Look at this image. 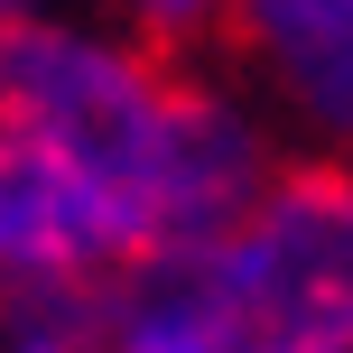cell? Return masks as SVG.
Masks as SVG:
<instances>
[{"label":"cell","instance_id":"6da1fadb","mask_svg":"<svg viewBox=\"0 0 353 353\" xmlns=\"http://www.w3.org/2000/svg\"><path fill=\"white\" fill-rule=\"evenodd\" d=\"M0 121L103 176L130 205L149 261L223 232L279 168V130L214 56H168L103 10L0 28Z\"/></svg>","mask_w":353,"mask_h":353},{"label":"cell","instance_id":"7a4b0ae2","mask_svg":"<svg viewBox=\"0 0 353 353\" xmlns=\"http://www.w3.org/2000/svg\"><path fill=\"white\" fill-rule=\"evenodd\" d=\"M168 261L223 353H353V159L279 149L242 214Z\"/></svg>","mask_w":353,"mask_h":353},{"label":"cell","instance_id":"3957f363","mask_svg":"<svg viewBox=\"0 0 353 353\" xmlns=\"http://www.w3.org/2000/svg\"><path fill=\"white\" fill-rule=\"evenodd\" d=\"M149 242L130 205L37 130L0 121V307L19 298H103L121 270H140Z\"/></svg>","mask_w":353,"mask_h":353},{"label":"cell","instance_id":"277c9868","mask_svg":"<svg viewBox=\"0 0 353 353\" xmlns=\"http://www.w3.org/2000/svg\"><path fill=\"white\" fill-rule=\"evenodd\" d=\"M214 65L279 149L353 159V0H214Z\"/></svg>","mask_w":353,"mask_h":353},{"label":"cell","instance_id":"5b68a950","mask_svg":"<svg viewBox=\"0 0 353 353\" xmlns=\"http://www.w3.org/2000/svg\"><path fill=\"white\" fill-rule=\"evenodd\" d=\"M93 353H223L195 307L186 270L176 261H140L103 288V325H93Z\"/></svg>","mask_w":353,"mask_h":353},{"label":"cell","instance_id":"8992f818","mask_svg":"<svg viewBox=\"0 0 353 353\" xmlns=\"http://www.w3.org/2000/svg\"><path fill=\"white\" fill-rule=\"evenodd\" d=\"M84 10H103L112 28L149 37L168 56H214V0H84Z\"/></svg>","mask_w":353,"mask_h":353},{"label":"cell","instance_id":"52a82bcc","mask_svg":"<svg viewBox=\"0 0 353 353\" xmlns=\"http://www.w3.org/2000/svg\"><path fill=\"white\" fill-rule=\"evenodd\" d=\"M56 10H84V0H0V28H28V19H56Z\"/></svg>","mask_w":353,"mask_h":353}]
</instances>
